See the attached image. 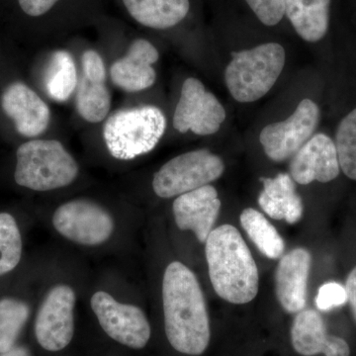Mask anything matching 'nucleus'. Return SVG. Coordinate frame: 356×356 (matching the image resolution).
<instances>
[{
  "label": "nucleus",
  "instance_id": "1",
  "mask_svg": "<svg viewBox=\"0 0 356 356\" xmlns=\"http://www.w3.org/2000/svg\"><path fill=\"white\" fill-rule=\"evenodd\" d=\"M166 337L178 353L200 355L211 339L205 297L195 274L179 261L165 271L163 281Z\"/></svg>",
  "mask_w": 356,
  "mask_h": 356
},
{
  "label": "nucleus",
  "instance_id": "2",
  "mask_svg": "<svg viewBox=\"0 0 356 356\" xmlns=\"http://www.w3.org/2000/svg\"><path fill=\"white\" fill-rule=\"evenodd\" d=\"M205 243L210 280L218 296L238 305L252 301L259 293V269L238 229L222 225L212 229Z\"/></svg>",
  "mask_w": 356,
  "mask_h": 356
},
{
  "label": "nucleus",
  "instance_id": "3",
  "mask_svg": "<svg viewBox=\"0 0 356 356\" xmlns=\"http://www.w3.org/2000/svg\"><path fill=\"white\" fill-rule=\"evenodd\" d=\"M16 184L35 191L63 188L79 175L76 159L58 140H34L24 143L16 153Z\"/></svg>",
  "mask_w": 356,
  "mask_h": 356
},
{
  "label": "nucleus",
  "instance_id": "4",
  "mask_svg": "<svg viewBox=\"0 0 356 356\" xmlns=\"http://www.w3.org/2000/svg\"><path fill=\"white\" fill-rule=\"evenodd\" d=\"M165 129L163 112L154 105H144L111 115L103 128V137L113 158L130 161L153 151Z\"/></svg>",
  "mask_w": 356,
  "mask_h": 356
},
{
  "label": "nucleus",
  "instance_id": "5",
  "mask_svg": "<svg viewBox=\"0 0 356 356\" xmlns=\"http://www.w3.org/2000/svg\"><path fill=\"white\" fill-rule=\"evenodd\" d=\"M225 72L229 92L236 102H254L273 88L285 65L281 44H259L250 50L234 51Z\"/></svg>",
  "mask_w": 356,
  "mask_h": 356
},
{
  "label": "nucleus",
  "instance_id": "6",
  "mask_svg": "<svg viewBox=\"0 0 356 356\" xmlns=\"http://www.w3.org/2000/svg\"><path fill=\"white\" fill-rule=\"evenodd\" d=\"M224 170L221 158L208 149L188 152L161 166L154 177V191L161 198L175 197L215 181Z\"/></svg>",
  "mask_w": 356,
  "mask_h": 356
},
{
  "label": "nucleus",
  "instance_id": "7",
  "mask_svg": "<svg viewBox=\"0 0 356 356\" xmlns=\"http://www.w3.org/2000/svg\"><path fill=\"white\" fill-rule=\"evenodd\" d=\"M53 225L67 240L84 245H102L114 231L111 215L102 206L86 199L60 205L54 214Z\"/></svg>",
  "mask_w": 356,
  "mask_h": 356
},
{
  "label": "nucleus",
  "instance_id": "8",
  "mask_svg": "<svg viewBox=\"0 0 356 356\" xmlns=\"http://www.w3.org/2000/svg\"><path fill=\"white\" fill-rule=\"evenodd\" d=\"M90 304L102 329L117 343L135 350L149 343L151 325L139 307L119 303L103 291L95 293Z\"/></svg>",
  "mask_w": 356,
  "mask_h": 356
},
{
  "label": "nucleus",
  "instance_id": "9",
  "mask_svg": "<svg viewBox=\"0 0 356 356\" xmlns=\"http://www.w3.org/2000/svg\"><path fill=\"white\" fill-rule=\"evenodd\" d=\"M320 119V109L315 102L304 99L287 120L267 125L259 140L269 159L276 163L294 156L311 139Z\"/></svg>",
  "mask_w": 356,
  "mask_h": 356
},
{
  "label": "nucleus",
  "instance_id": "10",
  "mask_svg": "<svg viewBox=\"0 0 356 356\" xmlns=\"http://www.w3.org/2000/svg\"><path fill=\"white\" fill-rule=\"evenodd\" d=\"M225 119L226 111L216 96L206 90L198 79H187L173 115V126L178 132L212 135L219 131Z\"/></svg>",
  "mask_w": 356,
  "mask_h": 356
},
{
  "label": "nucleus",
  "instance_id": "11",
  "mask_svg": "<svg viewBox=\"0 0 356 356\" xmlns=\"http://www.w3.org/2000/svg\"><path fill=\"white\" fill-rule=\"evenodd\" d=\"M76 300V293L67 285L54 287L47 295L35 323L37 341L44 350H62L72 341Z\"/></svg>",
  "mask_w": 356,
  "mask_h": 356
},
{
  "label": "nucleus",
  "instance_id": "12",
  "mask_svg": "<svg viewBox=\"0 0 356 356\" xmlns=\"http://www.w3.org/2000/svg\"><path fill=\"white\" fill-rule=\"evenodd\" d=\"M339 170L336 145L325 134L313 136L295 154L290 163L292 179L303 185L313 181L327 184L339 177Z\"/></svg>",
  "mask_w": 356,
  "mask_h": 356
},
{
  "label": "nucleus",
  "instance_id": "13",
  "mask_svg": "<svg viewBox=\"0 0 356 356\" xmlns=\"http://www.w3.org/2000/svg\"><path fill=\"white\" fill-rule=\"evenodd\" d=\"M81 65L83 74L77 89L76 110L84 120L99 123L108 115L111 107L104 62L97 51L88 50L81 57Z\"/></svg>",
  "mask_w": 356,
  "mask_h": 356
},
{
  "label": "nucleus",
  "instance_id": "14",
  "mask_svg": "<svg viewBox=\"0 0 356 356\" xmlns=\"http://www.w3.org/2000/svg\"><path fill=\"white\" fill-rule=\"evenodd\" d=\"M1 106L15 124L18 133L24 137H38L50 124L48 105L33 89L20 81L7 86L2 95Z\"/></svg>",
  "mask_w": 356,
  "mask_h": 356
},
{
  "label": "nucleus",
  "instance_id": "15",
  "mask_svg": "<svg viewBox=\"0 0 356 356\" xmlns=\"http://www.w3.org/2000/svg\"><path fill=\"white\" fill-rule=\"evenodd\" d=\"M221 209L216 188L205 185L175 199L172 210L175 222L181 231H192L200 243H205Z\"/></svg>",
  "mask_w": 356,
  "mask_h": 356
},
{
  "label": "nucleus",
  "instance_id": "16",
  "mask_svg": "<svg viewBox=\"0 0 356 356\" xmlns=\"http://www.w3.org/2000/svg\"><path fill=\"white\" fill-rule=\"evenodd\" d=\"M159 51L147 39L134 40L127 54L119 58L110 69V76L115 86L128 92H138L152 88L156 74L153 67L158 62Z\"/></svg>",
  "mask_w": 356,
  "mask_h": 356
},
{
  "label": "nucleus",
  "instance_id": "17",
  "mask_svg": "<svg viewBox=\"0 0 356 356\" xmlns=\"http://www.w3.org/2000/svg\"><path fill=\"white\" fill-rule=\"evenodd\" d=\"M291 343L296 353L303 356H350V348L341 337L327 334L324 320L317 311L302 310L291 327Z\"/></svg>",
  "mask_w": 356,
  "mask_h": 356
},
{
  "label": "nucleus",
  "instance_id": "18",
  "mask_svg": "<svg viewBox=\"0 0 356 356\" xmlns=\"http://www.w3.org/2000/svg\"><path fill=\"white\" fill-rule=\"evenodd\" d=\"M311 254L298 248L283 255L276 268V296L289 314L304 310L311 268Z\"/></svg>",
  "mask_w": 356,
  "mask_h": 356
},
{
  "label": "nucleus",
  "instance_id": "19",
  "mask_svg": "<svg viewBox=\"0 0 356 356\" xmlns=\"http://www.w3.org/2000/svg\"><path fill=\"white\" fill-rule=\"evenodd\" d=\"M124 10L136 23L154 30L175 27L187 17L191 0H120Z\"/></svg>",
  "mask_w": 356,
  "mask_h": 356
},
{
  "label": "nucleus",
  "instance_id": "20",
  "mask_svg": "<svg viewBox=\"0 0 356 356\" xmlns=\"http://www.w3.org/2000/svg\"><path fill=\"white\" fill-rule=\"evenodd\" d=\"M264 191L259 195L261 209L274 220H285L295 224L303 215V204L296 193L294 180L287 173H280L274 178H261Z\"/></svg>",
  "mask_w": 356,
  "mask_h": 356
},
{
  "label": "nucleus",
  "instance_id": "21",
  "mask_svg": "<svg viewBox=\"0 0 356 356\" xmlns=\"http://www.w3.org/2000/svg\"><path fill=\"white\" fill-rule=\"evenodd\" d=\"M285 13L302 39L310 43L327 34L331 0H284Z\"/></svg>",
  "mask_w": 356,
  "mask_h": 356
},
{
  "label": "nucleus",
  "instance_id": "22",
  "mask_svg": "<svg viewBox=\"0 0 356 356\" xmlns=\"http://www.w3.org/2000/svg\"><path fill=\"white\" fill-rule=\"evenodd\" d=\"M240 221L248 238L257 245L262 254L271 259L283 257L284 241L275 227L261 212L254 208H247L241 214Z\"/></svg>",
  "mask_w": 356,
  "mask_h": 356
},
{
  "label": "nucleus",
  "instance_id": "23",
  "mask_svg": "<svg viewBox=\"0 0 356 356\" xmlns=\"http://www.w3.org/2000/svg\"><path fill=\"white\" fill-rule=\"evenodd\" d=\"M44 84L49 96L58 102H67L74 93L77 86V72L76 63L69 51H54Z\"/></svg>",
  "mask_w": 356,
  "mask_h": 356
},
{
  "label": "nucleus",
  "instance_id": "24",
  "mask_svg": "<svg viewBox=\"0 0 356 356\" xmlns=\"http://www.w3.org/2000/svg\"><path fill=\"white\" fill-rule=\"evenodd\" d=\"M29 315L30 309L25 302L14 298L0 300V353L15 346Z\"/></svg>",
  "mask_w": 356,
  "mask_h": 356
},
{
  "label": "nucleus",
  "instance_id": "25",
  "mask_svg": "<svg viewBox=\"0 0 356 356\" xmlns=\"http://www.w3.org/2000/svg\"><path fill=\"white\" fill-rule=\"evenodd\" d=\"M22 257V238L17 222L8 213H0V275L10 273Z\"/></svg>",
  "mask_w": 356,
  "mask_h": 356
},
{
  "label": "nucleus",
  "instance_id": "26",
  "mask_svg": "<svg viewBox=\"0 0 356 356\" xmlns=\"http://www.w3.org/2000/svg\"><path fill=\"white\" fill-rule=\"evenodd\" d=\"M334 145L341 170L346 177L356 180V108L339 123Z\"/></svg>",
  "mask_w": 356,
  "mask_h": 356
},
{
  "label": "nucleus",
  "instance_id": "27",
  "mask_svg": "<svg viewBox=\"0 0 356 356\" xmlns=\"http://www.w3.org/2000/svg\"><path fill=\"white\" fill-rule=\"evenodd\" d=\"M74 0H11L21 15L30 20H42Z\"/></svg>",
  "mask_w": 356,
  "mask_h": 356
},
{
  "label": "nucleus",
  "instance_id": "28",
  "mask_svg": "<svg viewBox=\"0 0 356 356\" xmlns=\"http://www.w3.org/2000/svg\"><path fill=\"white\" fill-rule=\"evenodd\" d=\"M245 1L264 25L278 24L284 16V0H245Z\"/></svg>",
  "mask_w": 356,
  "mask_h": 356
},
{
  "label": "nucleus",
  "instance_id": "29",
  "mask_svg": "<svg viewBox=\"0 0 356 356\" xmlns=\"http://www.w3.org/2000/svg\"><path fill=\"white\" fill-rule=\"evenodd\" d=\"M348 302L346 287L337 282L322 285L316 297V305L318 310L330 311L336 307L343 306Z\"/></svg>",
  "mask_w": 356,
  "mask_h": 356
},
{
  "label": "nucleus",
  "instance_id": "30",
  "mask_svg": "<svg viewBox=\"0 0 356 356\" xmlns=\"http://www.w3.org/2000/svg\"><path fill=\"white\" fill-rule=\"evenodd\" d=\"M344 287H346L348 301L350 303L353 318H355L356 323V266L348 275Z\"/></svg>",
  "mask_w": 356,
  "mask_h": 356
},
{
  "label": "nucleus",
  "instance_id": "31",
  "mask_svg": "<svg viewBox=\"0 0 356 356\" xmlns=\"http://www.w3.org/2000/svg\"><path fill=\"white\" fill-rule=\"evenodd\" d=\"M0 356H31L30 355L29 350L24 346H14L6 353H0Z\"/></svg>",
  "mask_w": 356,
  "mask_h": 356
}]
</instances>
